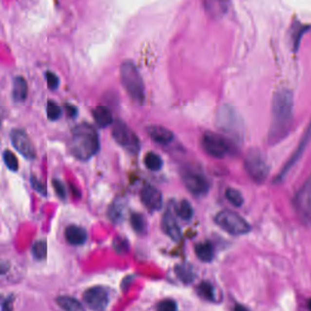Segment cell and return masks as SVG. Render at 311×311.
<instances>
[{
    "mask_svg": "<svg viewBox=\"0 0 311 311\" xmlns=\"http://www.w3.org/2000/svg\"><path fill=\"white\" fill-rule=\"evenodd\" d=\"M226 197L233 206L240 207L244 204V198L240 192L233 188L226 189Z\"/></svg>",
    "mask_w": 311,
    "mask_h": 311,
    "instance_id": "cell-29",
    "label": "cell"
},
{
    "mask_svg": "<svg viewBox=\"0 0 311 311\" xmlns=\"http://www.w3.org/2000/svg\"><path fill=\"white\" fill-rule=\"evenodd\" d=\"M308 308H309L310 311H311V299H310V300L308 301Z\"/></svg>",
    "mask_w": 311,
    "mask_h": 311,
    "instance_id": "cell-41",
    "label": "cell"
},
{
    "mask_svg": "<svg viewBox=\"0 0 311 311\" xmlns=\"http://www.w3.org/2000/svg\"><path fill=\"white\" fill-rule=\"evenodd\" d=\"M201 143L205 153L214 158L222 159L229 152V144L226 139L212 132H206L203 135Z\"/></svg>",
    "mask_w": 311,
    "mask_h": 311,
    "instance_id": "cell-9",
    "label": "cell"
},
{
    "mask_svg": "<svg viewBox=\"0 0 311 311\" xmlns=\"http://www.w3.org/2000/svg\"><path fill=\"white\" fill-rule=\"evenodd\" d=\"M131 226L137 233H144L146 231V220L139 213H133L131 214Z\"/></svg>",
    "mask_w": 311,
    "mask_h": 311,
    "instance_id": "cell-25",
    "label": "cell"
},
{
    "mask_svg": "<svg viewBox=\"0 0 311 311\" xmlns=\"http://www.w3.org/2000/svg\"><path fill=\"white\" fill-rule=\"evenodd\" d=\"M198 294L202 297H204L208 301H214L215 300V292L212 285L209 282L200 283L197 287Z\"/></svg>",
    "mask_w": 311,
    "mask_h": 311,
    "instance_id": "cell-26",
    "label": "cell"
},
{
    "mask_svg": "<svg viewBox=\"0 0 311 311\" xmlns=\"http://www.w3.org/2000/svg\"><path fill=\"white\" fill-rule=\"evenodd\" d=\"M32 254L38 260H42L47 254V243L46 241L39 240L36 242L32 248Z\"/></svg>",
    "mask_w": 311,
    "mask_h": 311,
    "instance_id": "cell-32",
    "label": "cell"
},
{
    "mask_svg": "<svg viewBox=\"0 0 311 311\" xmlns=\"http://www.w3.org/2000/svg\"><path fill=\"white\" fill-rule=\"evenodd\" d=\"M10 141L15 150L28 161L35 160L36 150L27 133L21 129H13L9 134Z\"/></svg>",
    "mask_w": 311,
    "mask_h": 311,
    "instance_id": "cell-11",
    "label": "cell"
},
{
    "mask_svg": "<svg viewBox=\"0 0 311 311\" xmlns=\"http://www.w3.org/2000/svg\"><path fill=\"white\" fill-rule=\"evenodd\" d=\"M2 158H3V162L5 163V165L7 166V169L9 171L17 172L19 170L18 158L11 151L5 150L2 154Z\"/></svg>",
    "mask_w": 311,
    "mask_h": 311,
    "instance_id": "cell-27",
    "label": "cell"
},
{
    "mask_svg": "<svg viewBox=\"0 0 311 311\" xmlns=\"http://www.w3.org/2000/svg\"><path fill=\"white\" fill-rule=\"evenodd\" d=\"M214 221L221 229L233 235L246 234L251 230L247 220L243 218L237 213L230 210H224L218 213Z\"/></svg>",
    "mask_w": 311,
    "mask_h": 311,
    "instance_id": "cell-6",
    "label": "cell"
},
{
    "mask_svg": "<svg viewBox=\"0 0 311 311\" xmlns=\"http://www.w3.org/2000/svg\"><path fill=\"white\" fill-rule=\"evenodd\" d=\"M140 196L142 205L151 212L161 210L163 206V194L156 186L151 184L144 185L141 190Z\"/></svg>",
    "mask_w": 311,
    "mask_h": 311,
    "instance_id": "cell-13",
    "label": "cell"
},
{
    "mask_svg": "<svg viewBox=\"0 0 311 311\" xmlns=\"http://www.w3.org/2000/svg\"><path fill=\"white\" fill-rule=\"evenodd\" d=\"M65 108H66V112H67V114H68V116L70 117V118H76L77 116H78V108L76 106H74V105H72V104H70V103H66L65 104Z\"/></svg>",
    "mask_w": 311,
    "mask_h": 311,
    "instance_id": "cell-39",
    "label": "cell"
},
{
    "mask_svg": "<svg viewBox=\"0 0 311 311\" xmlns=\"http://www.w3.org/2000/svg\"><path fill=\"white\" fill-rule=\"evenodd\" d=\"M52 184H53V187H54V190H55L57 195L60 198L61 200H65V198H66V188H65V185H64L63 183L60 180H58V179H53Z\"/></svg>",
    "mask_w": 311,
    "mask_h": 311,
    "instance_id": "cell-37",
    "label": "cell"
},
{
    "mask_svg": "<svg viewBox=\"0 0 311 311\" xmlns=\"http://www.w3.org/2000/svg\"><path fill=\"white\" fill-rule=\"evenodd\" d=\"M30 184L32 188L35 190L36 192H38L39 194H41L42 196H47V189H46V186L37 178V177L32 176L30 177Z\"/></svg>",
    "mask_w": 311,
    "mask_h": 311,
    "instance_id": "cell-36",
    "label": "cell"
},
{
    "mask_svg": "<svg viewBox=\"0 0 311 311\" xmlns=\"http://www.w3.org/2000/svg\"><path fill=\"white\" fill-rule=\"evenodd\" d=\"M65 238L72 246H82L88 239V233L84 228L71 225L65 229Z\"/></svg>",
    "mask_w": 311,
    "mask_h": 311,
    "instance_id": "cell-17",
    "label": "cell"
},
{
    "mask_svg": "<svg viewBox=\"0 0 311 311\" xmlns=\"http://www.w3.org/2000/svg\"><path fill=\"white\" fill-rule=\"evenodd\" d=\"M293 112V93L289 89H279L274 94L272 102V121L269 135L270 143H277L289 135L292 125Z\"/></svg>",
    "mask_w": 311,
    "mask_h": 311,
    "instance_id": "cell-1",
    "label": "cell"
},
{
    "mask_svg": "<svg viewBox=\"0 0 311 311\" xmlns=\"http://www.w3.org/2000/svg\"><path fill=\"white\" fill-rule=\"evenodd\" d=\"M83 300L92 311H104L110 303L109 291L101 286L89 288L83 293Z\"/></svg>",
    "mask_w": 311,
    "mask_h": 311,
    "instance_id": "cell-12",
    "label": "cell"
},
{
    "mask_svg": "<svg viewBox=\"0 0 311 311\" xmlns=\"http://www.w3.org/2000/svg\"><path fill=\"white\" fill-rule=\"evenodd\" d=\"M113 248L117 253H124L129 250V243L125 238L116 237L113 242Z\"/></svg>",
    "mask_w": 311,
    "mask_h": 311,
    "instance_id": "cell-35",
    "label": "cell"
},
{
    "mask_svg": "<svg viewBox=\"0 0 311 311\" xmlns=\"http://www.w3.org/2000/svg\"><path fill=\"white\" fill-rule=\"evenodd\" d=\"M194 252L198 258L201 261L205 262V263L212 261L214 255V247H213L212 243L209 241L198 243L197 245L194 247Z\"/></svg>",
    "mask_w": 311,
    "mask_h": 311,
    "instance_id": "cell-20",
    "label": "cell"
},
{
    "mask_svg": "<svg viewBox=\"0 0 311 311\" xmlns=\"http://www.w3.org/2000/svg\"><path fill=\"white\" fill-rule=\"evenodd\" d=\"M175 272L176 274L177 277L184 284H190L195 278L194 269L189 264L177 265L175 268Z\"/></svg>",
    "mask_w": 311,
    "mask_h": 311,
    "instance_id": "cell-22",
    "label": "cell"
},
{
    "mask_svg": "<svg viewBox=\"0 0 311 311\" xmlns=\"http://www.w3.org/2000/svg\"><path fill=\"white\" fill-rule=\"evenodd\" d=\"M92 116L99 128H107L113 123V113L106 106H97L92 111Z\"/></svg>",
    "mask_w": 311,
    "mask_h": 311,
    "instance_id": "cell-18",
    "label": "cell"
},
{
    "mask_svg": "<svg viewBox=\"0 0 311 311\" xmlns=\"http://www.w3.org/2000/svg\"><path fill=\"white\" fill-rule=\"evenodd\" d=\"M69 149L71 155L79 161H88L99 153V134L90 123H81L73 128Z\"/></svg>",
    "mask_w": 311,
    "mask_h": 311,
    "instance_id": "cell-2",
    "label": "cell"
},
{
    "mask_svg": "<svg viewBox=\"0 0 311 311\" xmlns=\"http://www.w3.org/2000/svg\"><path fill=\"white\" fill-rule=\"evenodd\" d=\"M149 136L157 144L166 146L175 140V135L167 128L159 125H151L146 129Z\"/></svg>",
    "mask_w": 311,
    "mask_h": 311,
    "instance_id": "cell-15",
    "label": "cell"
},
{
    "mask_svg": "<svg viewBox=\"0 0 311 311\" xmlns=\"http://www.w3.org/2000/svg\"><path fill=\"white\" fill-rule=\"evenodd\" d=\"M178 311V306L176 301L172 299V298H166L160 301L157 307L156 311Z\"/></svg>",
    "mask_w": 311,
    "mask_h": 311,
    "instance_id": "cell-33",
    "label": "cell"
},
{
    "mask_svg": "<svg viewBox=\"0 0 311 311\" xmlns=\"http://www.w3.org/2000/svg\"><path fill=\"white\" fill-rule=\"evenodd\" d=\"M245 168L248 172V175L257 184L265 182L269 175L268 163L265 157L257 150H251L248 152L245 160Z\"/></svg>",
    "mask_w": 311,
    "mask_h": 311,
    "instance_id": "cell-7",
    "label": "cell"
},
{
    "mask_svg": "<svg viewBox=\"0 0 311 311\" xmlns=\"http://www.w3.org/2000/svg\"><path fill=\"white\" fill-rule=\"evenodd\" d=\"M143 161L146 168L152 172H158L163 167V162L161 156L154 152H149L148 154H146Z\"/></svg>",
    "mask_w": 311,
    "mask_h": 311,
    "instance_id": "cell-24",
    "label": "cell"
},
{
    "mask_svg": "<svg viewBox=\"0 0 311 311\" xmlns=\"http://www.w3.org/2000/svg\"><path fill=\"white\" fill-rule=\"evenodd\" d=\"M28 83L21 76H17L12 84V99L14 102H23L28 97Z\"/></svg>",
    "mask_w": 311,
    "mask_h": 311,
    "instance_id": "cell-19",
    "label": "cell"
},
{
    "mask_svg": "<svg viewBox=\"0 0 311 311\" xmlns=\"http://www.w3.org/2000/svg\"><path fill=\"white\" fill-rule=\"evenodd\" d=\"M234 311H247V310H246L244 307L237 305V306L235 307V309H234Z\"/></svg>",
    "mask_w": 311,
    "mask_h": 311,
    "instance_id": "cell-40",
    "label": "cell"
},
{
    "mask_svg": "<svg viewBox=\"0 0 311 311\" xmlns=\"http://www.w3.org/2000/svg\"><path fill=\"white\" fill-rule=\"evenodd\" d=\"M114 141L128 153L132 155H137L141 150V141L135 132L121 120L114 121L112 129Z\"/></svg>",
    "mask_w": 311,
    "mask_h": 311,
    "instance_id": "cell-4",
    "label": "cell"
},
{
    "mask_svg": "<svg viewBox=\"0 0 311 311\" xmlns=\"http://www.w3.org/2000/svg\"><path fill=\"white\" fill-rule=\"evenodd\" d=\"M293 205L297 216L308 225L311 224V176L297 192L293 200Z\"/></svg>",
    "mask_w": 311,
    "mask_h": 311,
    "instance_id": "cell-8",
    "label": "cell"
},
{
    "mask_svg": "<svg viewBox=\"0 0 311 311\" xmlns=\"http://www.w3.org/2000/svg\"><path fill=\"white\" fill-rule=\"evenodd\" d=\"M62 109L53 100H48L47 103V117L51 121H56L62 116Z\"/></svg>",
    "mask_w": 311,
    "mask_h": 311,
    "instance_id": "cell-28",
    "label": "cell"
},
{
    "mask_svg": "<svg viewBox=\"0 0 311 311\" xmlns=\"http://www.w3.org/2000/svg\"><path fill=\"white\" fill-rule=\"evenodd\" d=\"M311 138V125L309 126V129L306 131L305 133L304 138H302V141L300 142L299 146L297 147V151L295 152V154L293 155V156L290 159V161L288 162V163L284 166L282 172L280 173V175L277 176V178L279 180H282L284 177L286 176V175L290 172V169L293 167V165L295 163H297V160L300 158V156H302L303 152H304L306 146L308 145V142L310 141Z\"/></svg>",
    "mask_w": 311,
    "mask_h": 311,
    "instance_id": "cell-16",
    "label": "cell"
},
{
    "mask_svg": "<svg viewBox=\"0 0 311 311\" xmlns=\"http://www.w3.org/2000/svg\"><path fill=\"white\" fill-rule=\"evenodd\" d=\"M177 215L184 221H190L194 216V209L187 200H182L175 206Z\"/></svg>",
    "mask_w": 311,
    "mask_h": 311,
    "instance_id": "cell-23",
    "label": "cell"
},
{
    "mask_svg": "<svg viewBox=\"0 0 311 311\" xmlns=\"http://www.w3.org/2000/svg\"><path fill=\"white\" fill-rule=\"evenodd\" d=\"M45 77L47 79V84L49 89L51 91H55L59 86V78L56 74L52 71H47L45 74Z\"/></svg>",
    "mask_w": 311,
    "mask_h": 311,
    "instance_id": "cell-34",
    "label": "cell"
},
{
    "mask_svg": "<svg viewBox=\"0 0 311 311\" xmlns=\"http://www.w3.org/2000/svg\"><path fill=\"white\" fill-rule=\"evenodd\" d=\"M120 82L128 95L135 102L142 104L145 100V88L140 72L135 63L125 60L120 65Z\"/></svg>",
    "mask_w": 311,
    "mask_h": 311,
    "instance_id": "cell-3",
    "label": "cell"
},
{
    "mask_svg": "<svg viewBox=\"0 0 311 311\" xmlns=\"http://www.w3.org/2000/svg\"><path fill=\"white\" fill-rule=\"evenodd\" d=\"M123 205L120 201H115L113 205L109 207V217L113 222H119L122 217Z\"/></svg>",
    "mask_w": 311,
    "mask_h": 311,
    "instance_id": "cell-31",
    "label": "cell"
},
{
    "mask_svg": "<svg viewBox=\"0 0 311 311\" xmlns=\"http://www.w3.org/2000/svg\"><path fill=\"white\" fill-rule=\"evenodd\" d=\"M58 305L64 311H85L84 307L74 297L60 296L56 299Z\"/></svg>",
    "mask_w": 311,
    "mask_h": 311,
    "instance_id": "cell-21",
    "label": "cell"
},
{
    "mask_svg": "<svg viewBox=\"0 0 311 311\" xmlns=\"http://www.w3.org/2000/svg\"><path fill=\"white\" fill-rule=\"evenodd\" d=\"M217 126L227 134L239 135L242 134V122L236 112L231 107L223 106L216 117Z\"/></svg>",
    "mask_w": 311,
    "mask_h": 311,
    "instance_id": "cell-10",
    "label": "cell"
},
{
    "mask_svg": "<svg viewBox=\"0 0 311 311\" xmlns=\"http://www.w3.org/2000/svg\"><path fill=\"white\" fill-rule=\"evenodd\" d=\"M162 229L166 235L175 242H179L182 238V232L179 225L177 224L175 215L170 209L163 214L162 218Z\"/></svg>",
    "mask_w": 311,
    "mask_h": 311,
    "instance_id": "cell-14",
    "label": "cell"
},
{
    "mask_svg": "<svg viewBox=\"0 0 311 311\" xmlns=\"http://www.w3.org/2000/svg\"><path fill=\"white\" fill-rule=\"evenodd\" d=\"M181 176L186 189L194 196L205 195L210 188L209 182L202 171L193 165H186L181 171Z\"/></svg>",
    "mask_w": 311,
    "mask_h": 311,
    "instance_id": "cell-5",
    "label": "cell"
},
{
    "mask_svg": "<svg viewBox=\"0 0 311 311\" xmlns=\"http://www.w3.org/2000/svg\"><path fill=\"white\" fill-rule=\"evenodd\" d=\"M14 297L12 295L6 297L1 304V311H13Z\"/></svg>",
    "mask_w": 311,
    "mask_h": 311,
    "instance_id": "cell-38",
    "label": "cell"
},
{
    "mask_svg": "<svg viewBox=\"0 0 311 311\" xmlns=\"http://www.w3.org/2000/svg\"><path fill=\"white\" fill-rule=\"evenodd\" d=\"M228 3L226 2H206L205 5H206V9L208 10V12L210 14L214 15V16H219V15L224 14L227 9V5Z\"/></svg>",
    "mask_w": 311,
    "mask_h": 311,
    "instance_id": "cell-30",
    "label": "cell"
}]
</instances>
